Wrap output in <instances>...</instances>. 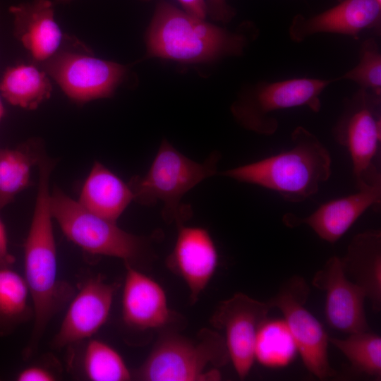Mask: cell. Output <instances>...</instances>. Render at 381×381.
Returning a JSON list of instances; mask_svg holds the SVG:
<instances>
[{
	"mask_svg": "<svg viewBox=\"0 0 381 381\" xmlns=\"http://www.w3.org/2000/svg\"><path fill=\"white\" fill-rule=\"evenodd\" d=\"M37 167L35 205L24 243V279L32 299L34 316L30 341L24 353L25 358L35 353L49 322L73 295L71 286L58 279L49 190L54 163L45 159L39 162Z\"/></svg>",
	"mask_w": 381,
	"mask_h": 381,
	"instance_id": "cell-1",
	"label": "cell"
},
{
	"mask_svg": "<svg viewBox=\"0 0 381 381\" xmlns=\"http://www.w3.org/2000/svg\"><path fill=\"white\" fill-rule=\"evenodd\" d=\"M258 30L248 25L230 31L159 1L145 33L147 58L207 63L241 55Z\"/></svg>",
	"mask_w": 381,
	"mask_h": 381,
	"instance_id": "cell-2",
	"label": "cell"
},
{
	"mask_svg": "<svg viewBox=\"0 0 381 381\" xmlns=\"http://www.w3.org/2000/svg\"><path fill=\"white\" fill-rule=\"evenodd\" d=\"M291 141L289 150L219 174L277 192L287 202H303L330 177L332 158L320 140L303 126L294 130Z\"/></svg>",
	"mask_w": 381,
	"mask_h": 381,
	"instance_id": "cell-3",
	"label": "cell"
},
{
	"mask_svg": "<svg viewBox=\"0 0 381 381\" xmlns=\"http://www.w3.org/2000/svg\"><path fill=\"white\" fill-rule=\"evenodd\" d=\"M220 158L213 152L202 163L195 162L163 139L144 176H135L128 185L133 200L150 206L163 202L162 215L167 222L184 224L192 215L190 205L183 204L184 195L205 179L217 174Z\"/></svg>",
	"mask_w": 381,
	"mask_h": 381,
	"instance_id": "cell-4",
	"label": "cell"
},
{
	"mask_svg": "<svg viewBox=\"0 0 381 381\" xmlns=\"http://www.w3.org/2000/svg\"><path fill=\"white\" fill-rule=\"evenodd\" d=\"M50 208L66 238L92 255L121 259L137 268L154 255L152 237L128 233L113 222L97 216L55 186L50 195Z\"/></svg>",
	"mask_w": 381,
	"mask_h": 381,
	"instance_id": "cell-5",
	"label": "cell"
},
{
	"mask_svg": "<svg viewBox=\"0 0 381 381\" xmlns=\"http://www.w3.org/2000/svg\"><path fill=\"white\" fill-rule=\"evenodd\" d=\"M229 361L224 338L210 329H202L190 339L164 331L151 353L133 373L143 381H215L221 380L217 369Z\"/></svg>",
	"mask_w": 381,
	"mask_h": 381,
	"instance_id": "cell-6",
	"label": "cell"
},
{
	"mask_svg": "<svg viewBox=\"0 0 381 381\" xmlns=\"http://www.w3.org/2000/svg\"><path fill=\"white\" fill-rule=\"evenodd\" d=\"M337 80L296 78L274 82L261 81L243 90L231 107L236 121L256 133L271 135L278 128L273 113L307 107L313 112L321 109L320 95Z\"/></svg>",
	"mask_w": 381,
	"mask_h": 381,
	"instance_id": "cell-7",
	"label": "cell"
},
{
	"mask_svg": "<svg viewBox=\"0 0 381 381\" xmlns=\"http://www.w3.org/2000/svg\"><path fill=\"white\" fill-rule=\"evenodd\" d=\"M380 95L359 88L346 100L333 128L338 143L349 152L357 190L381 184L375 162L380 143Z\"/></svg>",
	"mask_w": 381,
	"mask_h": 381,
	"instance_id": "cell-8",
	"label": "cell"
},
{
	"mask_svg": "<svg viewBox=\"0 0 381 381\" xmlns=\"http://www.w3.org/2000/svg\"><path fill=\"white\" fill-rule=\"evenodd\" d=\"M310 289L298 276L290 278L268 303L284 315L298 351L308 371L320 380L334 377L337 373L328 358L329 337L322 325L305 307Z\"/></svg>",
	"mask_w": 381,
	"mask_h": 381,
	"instance_id": "cell-9",
	"label": "cell"
},
{
	"mask_svg": "<svg viewBox=\"0 0 381 381\" xmlns=\"http://www.w3.org/2000/svg\"><path fill=\"white\" fill-rule=\"evenodd\" d=\"M43 64L47 74L78 103L111 97L127 71L119 63L69 51L57 52Z\"/></svg>",
	"mask_w": 381,
	"mask_h": 381,
	"instance_id": "cell-10",
	"label": "cell"
},
{
	"mask_svg": "<svg viewBox=\"0 0 381 381\" xmlns=\"http://www.w3.org/2000/svg\"><path fill=\"white\" fill-rule=\"evenodd\" d=\"M271 309L268 301L236 293L221 301L211 318L212 325L224 332L229 361L240 379L248 375L253 365L256 337Z\"/></svg>",
	"mask_w": 381,
	"mask_h": 381,
	"instance_id": "cell-11",
	"label": "cell"
},
{
	"mask_svg": "<svg viewBox=\"0 0 381 381\" xmlns=\"http://www.w3.org/2000/svg\"><path fill=\"white\" fill-rule=\"evenodd\" d=\"M312 284L325 292L329 325L344 333L370 330L364 310V291L344 274L340 258L331 257L314 275Z\"/></svg>",
	"mask_w": 381,
	"mask_h": 381,
	"instance_id": "cell-12",
	"label": "cell"
},
{
	"mask_svg": "<svg viewBox=\"0 0 381 381\" xmlns=\"http://www.w3.org/2000/svg\"><path fill=\"white\" fill-rule=\"evenodd\" d=\"M119 286L99 275L85 281L68 306L53 346L61 349L92 337L107 322Z\"/></svg>",
	"mask_w": 381,
	"mask_h": 381,
	"instance_id": "cell-13",
	"label": "cell"
},
{
	"mask_svg": "<svg viewBox=\"0 0 381 381\" xmlns=\"http://www.w3.org/2000/svg\"><path fill=\"white\" fill-rule=\"evenodd\" d=\"M177 227L176 240L166 265L186 282L190 291V301L193 304L216 271L218 253L207 229L183 224Z\"/></svg>",
	"mask_w": 381,
	"mask_h": 381,
	"instance_id": "cell-14",
	"label": "cell"
},
{
	"mask_svg": "<svg viewBox=\"0 0 381 381\" xmlns=\"http://www.w3.org/2000/svg\"><path fill=\"white\" fill-rule=\"evenodd\" d=\"M338 4L310 17L297 15L289 28L292 41L301 42L319 33H336L357 38L366 30L380 32L381 4L377 0H338Z\"/></svg>",
	"mask_w": 381,
	"mask_h": 381,
	"instance_id": "cell-15",
	"label": "cell"
},
{
	"mask_svg": "<svg viewBox=\"0 0 381 381\" xmlns=\"http://www.w3.org/2000/svg\"><path fill=\"white\" fill-rule=\"evenodd\" d=\"M380 203L381 184L328 201L305 217L286 213L283 216L282 222L289 228L307 225L321 239L334 243L367 210H377Z\"/></svg>",
	"mask_w": 381,
	"mask_h": 381,
	"instance_id": "cell-16",
	"label": "cell"
},
{
	"mask_svg": "<svg viewBox=\"0 0 381 381\" xmlns=\"http://www.w3.org/2000/svg\"><path fill=\"white\" fill-rule=\"evenodd\" d=\"M124 265L123 322L138 330L171 327L178 315L169 308L163 288L138 268L128 263Z\"/></svg>",
	"mask_w": 381,
	"mask_h": 381,
	"instance_id": "cell-17",
	"label": "cell"
},
{
	"mask_svg": "<svg viewBox=\"0 0 381 381\" xmlns=\"http://www.w3.org/2000/svg\"><path fill=\"white\" fill-rule=\"evenodd\" d=\"M14 34L32 59L44 62L58 52L63 35L49 0H33L13 6Z\"/></svg>",
	"mask_w": 381,
	"mask_h": 381,
	"instance_id": "cell-18",
	"label": "cell"
},
{
	"mask_svg": "<svg viewBox=\"0 0 381 381\" xmlns=\"http://www.w3.org/2000/svg\"><path fill=\"white\" fill-rule=\"evenodd\" d=\"M346 277L364 291L374 312L381 309V232L368 230L355 235L340 258Z\"/></svg>",
	"mask_w": 381,
	"mask_h": 381,
	"instance_id": "cell-19",
	"label": "cell"
},
{
	"mask_svg": "<svg viewBox=\"0 0 381 381\" xmlns=\"http://www.w3.org/2000/svg\"><path fill=\"white\" fill-rule=\"evenodd\" d=\"M133 195L128 185L99 162L86 179L78 202L90 212L116 222Z\"/></svg>",
	"mask_w": 381,
	"mask_h": 381,
	"instance_id": "cell-20",
	"label": "cell"
},
{
	"mask_svg": "<svg viewBox=\"0 0 381 381\" xmlns=\"http://www.w3.org/2000/svg\"><path fill=\"white\" fill-rule=\"evenodd\" d=\"M44 150L41 141L30 140L16 148L0 150V209L29 186L32 168Z\"/></svg>",
	"mask_w": 381,
	"mask_h": 381,
	"instance_id": "cell-21",
	"label": "cell"
},
{
	"mask_svg": "<svg viewBox=\"0 0 381 381\" xmlns=\"http://www.w3.org/2000/svg\"><path fill=\"white\" fill-rule=\"evenodd\" d=\"M0 91L12 105L32 110L49 98L52 86L45 71L30 64H18L4 73Z\"/></svg>",
	"mask_w": 381,
	"mask_h": 381,
	"instance_id": "cell-22",
	"label": "cell"
},
{
	"mask_svg": "<svg viewBox=\"0 0 381 381\" xmlns=\"http://www.w3.org/2000/svg\"><path fill=\"white\" fill-rule=\"evenodd\" d=\"M30 293L24 277L11 267L0 268V335L33 316L28 302Z\"/></svg>",
	"mask_w": 381,
	"mask_h": 381,
	"instance_id": "cell-23",
	"label": "cell"
},
{
	"mask_svg": "<svg viewBox=\"0 0 381 381\" xmlns=\"http://www.w3.org/2000/svg\"><path fill=\"white\" fill-rule=\"evenodd\" d=\"M297 351L296 341L284 320L267 318L256 337L255 360L265 367L282 368L294 360Z\"/></svg>",
	"mask_w": 381,
	"mask_h": 381,
	"instance_id": "cell-24",
	"label": "cell"
},
{
	"mask_svg": "<svg viewBox=\"0 0 381 381\" xmlns=\"http://www.w3.org/2000/svg\"><path fill=\"white\" fill-rule=\"evenodd\" d=\"M329 342L346 356L354 370L380 378V336L367 330L350 334L344 339L329 337Z\"/></svg>",
	"mask_w": 381,
	"mask_h": 381,
	"instance_id": "cell-25",
	"label": "cell"
},
{
	"mask_svg": "<svg viewBox=\"0 0 381 381\" xmlns=\"http://www.w3.org/2000/svg\"><path fill=\"white\" fill-rule=\"evenodd\" d=\"M83 372L91 381H127L132 378L121 355L107 343L90 339L83 356Z\"/></svg>",
	"mask_w": 381,
	"mask_h": 381,
	"instance_id": "cell-26",
	"label": "cell"
},
{
	"mask_svg": "<svg viewBox=\"0 0 381 381\" xmlns=\"http://www.w3.org/2000/svg\"><path fill=\"white\" fill-rule=\"evenodd\" d=\"M336 80L353 81L360 88L381 95V53L375 39L362 42L358 64Z\"/></svg>",
	"mask_w": 381,
	"mask_h": 381,
	"instance_id": "cell-27",
	"label": "cell"
},
{
	"mask_svg": "<svg viewBox=\"0 0 381 381\" xmlns=\"http://www.w3.org/2000/svg\"><path fill=\"white\" fill-rule=\"evenodd\" d=\"M52 364L39 363L30 365L21 371L17 376L18 381H55L59 377V368L50 367Z\"/></svg>",
	"mask_w": 381,
	"mask_h": 381,
	"instance_id": "cell-28",
	"label": "cell"
},
{
	"mask_svg": "<svg viewBox=\"0 0 381 381\" xmlns=\"http://www.w3.org/2000/svg\"><path fill=\"white\" fill-rule=\"evenodd\" d=\"M207 15L214 20L222 23L230 21L235 11L226 0H207Z\"/></svg>",
	"mask_w": 381,
	"mask_h": 381,
	"instance_id": "cell-29",
	"label": "cell"
},
{
	"mask_svg": "<svg viewBox=\"0 0 381 381\" xmlns=\"http://www.w3.org/2000/svg\"><path fill=\"white\" fill-rule=\"evenodd\" d=\"M184 11L194 17L205 19L207 16L206 0H177Z\"/></svg>",
	"mask_w": 381,
	"mask_h": 381,
	"instance_id": "cell-30",
	"label": "cell"
},
{
	"mask_svg": "<svg viewBox=\"0 0 381 381\" xmlns=\"http://www.w3.org/2000/svg\"><path fill=\"white\" fill-rule=\"evenodd\" d=\"M14 261V257L8 251L6 229L0 219V268L11 267Z\"/></svg>",
	"mask_w": 381,
	"mask_h": 381,
	"instance_id": "cell-31",
	"label": "cell"
},
{
	"mask_svg": "<svg viewBox=\"0 0 381 381\" xmlns=\"http://www.w3.org/2000/svg\"><path fill=\"white\" fill-rule=\"evenodd\" d=\"M4 107H3L1 101L0 99V121H1V118L4 116Z\"/></svg>",
	"mask_w": 381,
	"mask_h": 381,
	"instance_id": "cell-32",
	"label": "cell"
},
{
	"mask_svg": "<svg viewBox=\"0 0 381 381\" xmlns=\"http://www.w3.org/2000/svg\"><path fill=\"white\" fill-rule=\"evenodd\" d=\"M71 0H56L57 3H64V2H68Z\"/></svg>",
	"mask_w": 381,
	"mask_h": 381,
	"instance_id": "cell-33",
	"label": "cell"
},
{
	"mask_svg": "<svg viewBox=\"0 0 381 381\" xmlns=\"http://www.w3.org/2000/svg\"><path fill=\"white\" fill-rule=\"evenodd\" d=\"M380 4H381V0H377Z\"/></svg>",
	"mask_w": 381,
	"mask_h": 381,
	"instance_id": "cell-34",
	"label": "cell"
},
{
	"mask_svg": "<svg viewBox=\"0 0 381 381\" xmlns=\"http://www.w3.org/2000/svg\"><path fill=\"white\" fill-rule=\"evenodd\" d=\"M141 1H150V0H141Z\"/></svg>",
	"mask_w": 381,
	"mask_h": 381,
	"instance_id": "cell-35",
	"label": "cell"
}]
</instances>
